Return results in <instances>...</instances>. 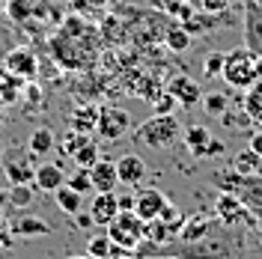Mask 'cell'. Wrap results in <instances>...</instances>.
Returning <instances> with one entry per match:
<instances>
[{"label":"cell","mask_w":262,"mask_h":259,"mask_svg":"<svg viewBox=\"0 0 262 259\" xmlns=\"http://www.w3.org/2000/svg\"><path fill=\"white\" fill-rule=\"evenodd\" d=\"M224 81L235 90H250L256 81H262V57H256L253 51L242 45V48L227 51L224 57Z\"/></svg>","instance_id":"6da1fadb"},{"label":"cell","mask_w":262,"mask_h":259,"mask_svg":"<svg viewBox=\"0 0 262 259\" xmlns=\"http://www.w3.org/2000/svg\"><path fill=\"white\" fill-rule=\"evenodd\" d=\"M182 125L173 114H155L149 116L146 122H140V128L134 131V140L140 146H149V149H167L179 140Z\"/></svg>","instance_id":"7a4b0ae2"},{"label":"cell","mask_w":262,"mask_h":259,"mask_svg":"<svg viewBox=\"0 0 262 259\" xmlns=\"http://www.w3.org/2000/svg\"><path fill=\"white\" fill-rule=\"evenodd\" d=\"M214 185L221 188V191H229V194H235L242 203H245L247 209L253 211V214H262V176H242V173H217L214 176Z\"/></svg>","instance_id":"3957f363"},{"label":"cell","mask_w":262,"mask_h":259,"mask_svg":"<svg viewBox=\"0 0 262 259\" xmlns=\"http://www.w3.org/2000/svg\"><path fill=\"white\" fill-rule=\"evenodd\" d=\"M143 221L134 214V211H119L114 221L104 227L107 239L116 244V247H125V250H134L137 244L143 242Z\"/></svg>","instance_id":"277c9868"},{"label":"cell","mask_w":262,"mask_h":259,"mask_svg":"<svg viewBox=\"0 0 262 259\" xmlns=\"http://www.w3.org/2000/svg\"><path fill=\"white\" fill-rule=\"evenodd\" d=\"M214 211L224 227H250L253 224V211L229 191H221V197L214 200Z\"/></svg>","instance_id":"5b68a950"},{"label":"cell","mask_w":262,"mask_h":259,"mask_svg":"<svg viewBox=\"0 0 262 259\" xmlns=\"http://www.w3.org/2000/svg\"><path fill=\"white\" fill-rule=\"evenodd\" d=\"M96 131L104 137V140H119V137H125V134L131 131L128 111H122V107H116V104H104V107H98Z\"/></svg>","instance_id":"8992f818"},{"label":"cell","mask_w":262,"mask_h":259,"mask_svg":"<svg viewBox=\"0 0 262 259\" xmlns=\"http://www.w3.org/2000/svg\"><path fill=\"white\" fill-rule=\"evenodd\" d=\"M3 69H6L9 75H15V78L30 83L33 78H36V72H39V63H36V54H33L30 48L18 45V48H12L3 57Z\"/></svg>","instance_id":"52a82bcc"},{"label":"cell","mask_w":262,"mask_h":259,"mask_svg":"<svg viewBox=\"0 0 262 259\" xmlns=\"http://www.w3.org/2000/svg\"><path fill=\"white\" fill-rule=\"evenodd\" d=\"M245 42L256 57H262V3L245 0Z\"/></svg>","instance_id":"ba28073f"},{"label":"cell","mask_w":262,"mask_h":259,"mask_svg":"<svg viewBox=\"0 0 262 259\" xmlns=\"http://www.w3.org/2000/svg\"><path fill=\"white\" fill-rule=\"evenodd\" d=\"M167 203H170V200H167V197H164L158 188L140 191V194H137V203H134V214H137L143 224H149V221H158Z\"/></svg>","instance_id":"9c48e42d"},{"label":"cell","mask_w":262,"mask_h":259,"mask_svg":"<svg viewBox=\"0 0 262 259\" xmlns=\"http://www.w3.org/2000/svg\"><path fill=\"white\" fill-rule=\"evenodd\" d=\"M116 176H119V185L125 188H137L143 179H146V161L140 155H122L116 161Z\"/></svg>","instance_id":"30bf717a"},{"label":"cell","mask_w":262,"mask_h":259,"mask_svg":"<svg viewBox=\"0 0 262 259\" xmlns=\"http://www.w3.org/2000/svg\"><path fill=\"white\" fill-rule=\"evenodd\" d=\"M90 214H93L96 227H107L116 214H119V200H116L114 191H96V200L90 206Z\"/></svg>","instance_id":"8fae6325"},{"label":"cell","mask_w":262,"mask_h":259,"mask_svg":"<svg viewBox=\"0 0 262 259\" xmlns=\"http://www.w3.org/2000/svg\"><path fill=\"white\" fill-rule=\"evenodd\" d=\"M33 158V155H30ZM27 155H12V158H3V173L9 179V185H30L36 176V167L30 164Z\"/></svg>","instance_id":"7c38bea8"},{"label":"cell","mask_w":262,"mask_h":259,"mask_svg":"<svg viewBox=\"0 0 262 259\" xmlns=\"http://www.w3.org/2000/svg\"><path fill=\"white\" fill-rule=\"evenodd\" d=\"M90 179H93V191H116L119 176H116V161L111 158H98L90 167Z\"/></svg>","instance_id":"4fadbf2b"},{"label":"cell","mask_w":262,"mask_h":259,"mask_svg":"<svg viewBox=\"0 0 262 259\" xmlns=\"http://www.w3.org/2000/svg\"><path fill=\"white\" fill-rule=\"evenodd\" d=\"M33 185H36V191L54 194L57 188L66 185L63 167H60V164H39V167H36V176H33Z\"/></svg>","instance_id":"5bb4252c"},{"label":"cell","mask_w":262,"mask_h":259,"mask_svg":"<svg viewBox=\"0 0 262 259\" xmlns=\"http://www.w3.org/2000/svg\"><path fill=\"white\" fill-rule=\"evenodd\" d=\"M212 227L214 224L206 214H194V218H185V221H182L176 239H179V242H203L206 235H212Z\"/></svg>","instance_id":"9a60e30c"},{"label":"cell","mask_w":262,"mask_h":259,"mask_svg":"<svg viewBox=\"0 0 262 259\" xmlns=\"http://www.w3.org/2000/svg\"><path fill=\"white\" fill-rule=\"evenodd\" d=\"M167 93L176 98L182 107H196V101H200V87L191 78H173L170 87H167Z\"/></svg>","instance_id":"2e32d148"},{"label":"cell","mask_w":262,"mask_h":259,"mask_svg":"<svg viewBox=\"0 0 262 259\" xmlns=\"http://www.w3.org/2000/svg\"><path fill=\"white\" fill-rule=\"evenodd\" d=\"M69 125H72V131H78V134H90V131H96L98 107L96 104H83V107H78V111L72 114V119H69Z\"/></svg>","instance_id":"e0dca14e"},{"label":"cell","mask_w":262,"mask_h":259,"mask_svg":"<svg viewBox=\"0 0 262 259\" xmlns=\"http://www.w3.org/2000/svg\"><path fill=\"white\" fill-rule=\"evenodd\" d=\"M54 131L45 128V125H39V128L30 131V140H27V149H30V155L36 158V155H48L51 149H54Z\"/></svg>","instance_id":"ac0fdd59"},{"label":"cell","mask_w":262,"mask_h":259,"mask_svg":"<svg viewBox=\"0 0 262 259\" xmlns=\"http://www.w3.org/2000/svg\"><path fill=\"white\" fill-rule=\"evenodd\" d=\"M9 232L12 235H48L51 232V224H45L42 218H18V221H12V227H9Z\"/></svg>","instance_id":"d6986e66"},{"label":"cell","mask_w":262,"mask_h":259,"mask_svg":"<svg viewBox=\"0 0 262 259\" xmlns=\"http://www.w3.org/2000/svg\"><path fill=\"white\" fill-rule=\"evenodd\" d=\"M182 137H185V146L194 152L196 158H203V152H206V143L212 140V134H209V128H206V125H188Z\"/></svg>","instance_id":"ffe728a7"},{"label":"cell","mask_w":262,"mask_h":259,"mask_svg":"<svg viewBox=\"0 0 262 259\" xmlns=\"http://www.w3.org/2000/svg\"><path fill=\"white\" fill-rule=\"evenodd\" d=\"M182 27L191 33V36H194V33H196V36H206L209 30H214V27H217V18H214L212 12H203V9H196L194 18L182 21Z\"/></svg>","instance_id":"44dd1931"},{"label":"cell","mask_w":262,"mask_h":259,"mask_svg":"<svg viewBox=\"0 0 262 259\" xmlns=\"http://www.w3.org/2000/svg\"><path fill=\"white\" fill-rule=\"evenodd\" d=\"M259 170H262V158L250 149V146L235 155V173H242V176H256Z\"/></svg>","instance_id":"7402d4cb"},{"label":"cell","mask_w":262,"mask_h":259,"mask_svg":"<svg viewBox=\"0 0 262 259\" xmlns=\"http://www.w3.org/2000/svg\"><path fill=\"white\" fill-rule=\"evenodd\" d=\"M164 45L173 51V54H182V51L191 48V33L185 30V27H170V30L164 33Z\"/></svg>","instance_id":"603a6c76"},{"label":"cell","mask_w":262,"mask_h":259,"mask_svg":"<svg viewBox=\"0 0 262 259\" xmlns=\"http://www.w3.org/2000/svg\"><path fill=\"white\" fill-rule=\"evenodd\" d=\"M54 200H57V206H60L66 214H78V211H81V194L72 191L69 185L57 188V191H54Z\"/></svg>","instance_id":"cb8c5ba5"},{"label":"cell","mask_w":262,"mask_h":259,"mask_svg":"<svg viewBox=\"0 0 262 259\" xmlns=\"http://www.w3.org/2000/svg\"><path fill=\"white\" fill-rule=\"evenodd\" d=\"M27 81H21V78H15V75H3L0 78V101L3 104H15L18 101V93H21V87H24Z\"/></svg>","instance_id":"d4e9b609"},{"label":"cell","mask_w":262,"mask_h":259,"mask_svg":"<svg viewBox=\"0 0 262 259\" xmlns=\"http://www.w3.org/2000/svg\"><path fill=\"white\" fill-rule=\"evenodd\" d=\"M101 155H98V146H96V140H86L83 146H78L75 152H72V161L78 164V167H83V170H90L93 164L98 161Z\"/></svg>","instance_id":"484cf974"},{"label":"cell","mask_w":262,"mask_h":259,"mask_svg":"<svg viewBox=\"0 0 262 259\" xmlns=\"http://www.w3.org/2000/svg\"><path fill=\"white\" fill-rule=\"evenodd\" d=\"M245 107H247V116H250L253 122H259V125H262V81H256L250 90H247Z\"/></svg>","instance_id":"4316f807"},{"label":"cell","mask_w":262,"mask_h":259,"mask_svg":"<svg viewBox=\"0 0 262 259\" xmlns=\"http://www.w3.org/2000/svg\"><path fill=\"white\" fill-rule=\"evenodd\" d=\"M6 200H9V206H15V209H27L33 200H36V188H33V185H12L9 194H6Z\"/></svg>","instance_id":"83f0119b"},{"label":"cell","mask_w":262,"mask_h":259,"mask_svg":"<svg viewBox=\"0 0 262 259\" xmlns=\"http://www.w3.org/2000/svg\"><path fill=\"white\" fill-rule=\"evenodd\" d=\"M111 247H114V242L107 239V232H96V235L86 242V256L107 259V256H111Z\"/></svg>","instance_id":"f1b7e54d"},{"label":"cell","mask_w":262,"mask_h":259,"mask_svg":"<svg viewBox=\"0 0 262 259\" xmlns=\"http://www.w3.org/2000/svg\"><path fill=\"white\" fill-rule=\"evenodd\" d=\"M30 15H33L30 0H9V3H6V18H12L15 24H24Z\"/></svg>","instance_id":"f546056e"},{"label":"cell","mask_w":262,"mask_h":259,"mask_svg":"<svg viewBox=\"0 0 262 259\" xmlns=\"http://www.w3.org/2000/svg\"><path fill=\"white\" fill-rule=\"evenodd\" d=\"M66 185L72 188V191H78V194H90L93 191V179H90V170H83V167H78V173L75 176H66Z\"/></svg>","instance_id":"4dcf8cb0"},{"label":"cell","mask_w":262,"mask_h":259,"mask_svg":"<svg viewBox=\"0 0 262 259\" xmlns=\"http://www.w3.org/2000/svg\"><path fill=\"white\" fill-rule=\"evenodd\" d=\"M224 57H227V54H221V51L206 54V60H203V75H206V78H217V75L224 72Z\"/></svg>","instance_id":"1f68e13d"},{"label":"cell","mask_w":262,"mask_h":259,"mask_svg":"<svg viewBox=\"0 0 262 259\" xmlns=\"http://www.w3.org/2000/svg\"><path fill=\"white\" fill-rule=\"evenodd\" d=\"M203 111L212 116H224V111H227V96L224 93H209V96L203 98Z\"/></svg>","instance_id":"d6a6232c"},{"label":"cell","mask_w":262,"mask_h":259,"mask_svg":"<svg viewBox=\"0 0 262 259\" xmlns=\"http://www.w3.org/2000/svg\"><path fill=\"white\" fill-rule=\"evenodd\" d=\"M200 9L203 12H212V15H221L229 9V0H200Z\"/></svg>","instance_id":"836d02e7"},{"label":"cell","mask_w":262,"mask_h":259,"mask_svg":"<svg viewBox=\"0 0 262 259\" xmlns=\"http://www.w3.org/2000/svg\"><path fill=\"white\" fill-rule=\"evenodd\" d=\"M173 104H176V98L170 96V93H164V96L155 98V114H170V111H173Z\"/></svg>","instance_id":"e575fe53"},{"label":"cell","mask_w":262,"mask_h":259,"mask_svg":"<svg viewBox=\"0 0 262 259\" xmlns=\"http://www.w3.org/2000/svg\"><path fill=\"white\" fill-rule=\"evenodd\" d=\"M194 12H196V6H191L188 0H182V3H179V9L173 12V18H179V24H182V21H188V18H194Z\"/></svg>","instance_id":"d590c367"},{"label":"cell","mask_w":262,"mask_h":259,"mask_svg":"<svg viewBox=\"0 0 262 259\" xmlns=\"http://www.w3.org/2000/svg\"><path fill=\"white\" fill-rule=\"evenodd\" d=\"M224 152H227L224 140H209V143H206V152H203V158H214V155H224Z\"/></svg>","instance_id":"8d00e7d4"},{"label":"cell","mask_w":262,"mask_h":259,"mask_svg":"<svg viewBox=\"0 0 262 259\" xmlns=\"http://www.w3.org/2000/svg\"><path fill=\"white\" fill-rule=\"evenodd\" d=\"M72 218H75V227H78V229L96 227V221H93V214H90V211H78V214H72Z\"/></svg>","instance_id":"74e56055"},{"label":"cell","mask_w":262,"mask_h":259,"mask_svg":"<svg viewBox=\"0 0 262 259\" xmlns=\"http://www.w3.org/2000/svg\"><path fill=\"white\" fill-rule=\"evenodd\" d=\"M116 200H119V211H134L137 194H122V197H116Z\"/></svg>","instance_id":"f35d334b"},{"label":"cell","mask_w":262,"mask_h":259,"mask_svg":"<svg viewBox=\"0 0 262 259\" xmlns=\"http://www.w3.org/2000/svg\"><path fill=\"white\" fill-rule=\"evenodd\" d=\"M250 149L262 158V131H253V134H250Z\"/></svg>","instance_id":"ab89813d"},{"label":"cell","mask_w":262,"mask_h":259,"mask_svg":"<svg viewBox=\"0 0 262 259\" xmlns=\"http://www.w3.org/2000/svg\"><path fill=\"white\" fill-rule=\"evenodd\" d=\"M179 3H182V0H161V9H164V12H170V15H173V12L179 9Z\"/></svg>","instance_id":"60d3db41"},{"label":"cell","mask_w":262,"mask_h":259,"mask_svg":"<svg viewBox=\"0 0 262 259\" xmlns=\"http://www.w3.org/2000/svg\"><path fill=\"white\" fill-rule=\"evenodd\" d=\"M69 259H93V256H69Z\"/></svg>","instance_id":"b9f144b4"},{"label":"cell","mask_w":262,"mask_h":259,"mask_svg":"<svg viewBox=\"0 0 262 259\" xmlns=\"http://www.w3.org/2000/svg\"><path fill=\"white\" fill-rule=\"evenodd\" d=\"M158 259H182V256H158Z\"/></svg>","instance_id":"7bdbcfd3"},{"label":"cell","mask_w":262,"mask_h":259,"mask_svg":"<svg viewBox=\"0 0 262 259\" xmlns=\"http://www.w3.org/2000/svg\"><path fill=\"white\" fill-rule=\"evenodd\" d=\"M0 161H3V143H0Z\"/></svg>","instance_id":"ee69618b"},{"label":"cell","mask_w":262,"mask_h":259,"mask_svg":"<svg viewBox=\"0 0 262 259\" xmlns=\"http://www.w3.org/2000/svg\"><path fill=\"white\" fill-rule=\"evenodd\" d=\"M0 116H3V101H0Z\"/></svg>","instance_id":"f6af8a7d"},{"label":"cell","mask_w":262,"mask_h":259,"mask_svg":"<svg viewBox=\"0 0 262 259\" xmlns=\"http://www.w3.org/2000/svg\"><path fill=\"white\" fill-rule=\"evenodd\" d=\"M256 3H262V0H256Z\"/></svg>","instance_id":"bcb514c9"}]
</instances>
